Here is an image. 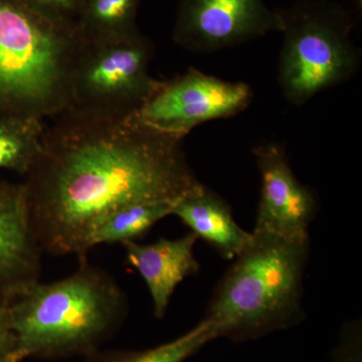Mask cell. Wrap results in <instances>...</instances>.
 <instances>
[{
    "label": "cell",
    "instance_id": "obj_17",
    "mask_svg": "<svg viewBox=\"0 0 362 362\" xmlns=\"http://www.w3.org/2000/svg\"><path fill=\"white\" fill-rule=\"evenodd\" d=\"M18 1L45 18L76 30V21H77L82 0H18Z\"/></svg>",
    "mask_w": 362,
    "mask_h": 362
},
{
    "label": "cell",
    "instance_id": "obj_11",
    "mask_svg": "<svg viewBox=\"0 0 362 362\" xmlns=\"http://www.w3.org/2000/svg\"><path fill=\"white\" fill-rule=\"evenodd\" d=\"M197 239L190 232L180 239H160L153 244H122L126 261L139 273L148 288L156 318L165 316L176 287L185 278L199 273L201 266L194 252Z\"/></svg>",
    "mask_w": 362,
    "mask_h": 362
},
{
    "label": "cell",
    "instance_id": "obj_19",
    "mask_svg": "<svg viewBox=\"0 0 362 362\" xmlns=\"http://www.w3.org/2000/svg\"><path fill=\"white\" fill-rule=\"evenodd\" d=\"M14 351L16 339L7 320L4 297L0 296V362H16Z\"/></svg>",
    "mask_w": 362,
    "mask_h": 362
},
{
    "label": "cell",
    "instance_id": "obj_13",
    "mask_svg": "<svg viewBox=\"0 0 362 362\" xmlns=\"http://www.w3.org/2000/svg\"><path fill=\"white\" fill-rule=\"evenodd\" d=\"M45 131L40 119L0 114V169L26 176L42 152Z\"/></svg>",
    "mask_w": 362,
    "mask_h": 362
},
{
    "label": "cell",
    "instance_id": "obj_18",
    "mask_svg": "<svg viewBox=\"0 0 362 362\" xmlns=\"http://www.w3.org/2000/svg\"><path fill=\"white\" fill-rule=\"evenodd\" d=\"M361 323L345 324L332 362H362Z\"/></svg>",
    "mask_w": 362,
    "mask_h": 362
},
{
    "label": "cell",
    "instance_id": "obj_4",
    "mask_svg": "<svg viewBox=\"0 0 362 362\" xmlns=\"http://www.w3.org/2000/svg\"><path fill=\"white\" fill-rule=\"evenodd\" d=\"M80 42L74 28L0 0V114L44 121L63 114Z\"/></svg>",
    "mask_w": 362,
    "mask_h": 362
},
{
    "label": "cell",
    "instance_id": "obj_1",
    "mask_svg": "<svg viewBox=\"0 0 362 362\" xmlns=\"http://www.w3.org/2000/svg\"><path fill=\"white\" fill-rule=\"evenodd\" d=\"M182 141L128 118H54L23 182L42 252L87 258L95 233L117 209L177 202L202 185Z\"/></svg>",
    "mask_w": 362,
    "mask_h": 362
},
{
    "label": "cell",
    "instance_id": "obj_9",
    "mask_svg": "<svg viewBox=\"0 0 362 362\" xmlns=\"http://www.w3.org/2000/svg\"><path fill=\"white\" fill-rule=\"evenodd\" d=\"M259 173L261 197L254 233L278 237H309L318 209L315 192L293 173L284 147L267 142L252 148Z\"/></svg>",
    "mask_w": 362,
    "mask_h": 362
},
{
    "label": "cell",
    "instance_id": "obj_14",
    "mask_svg": "<svg viewBox=\"0 0 362 362\" xmlns=\"http://www.w3.org/2000/svg\"><path fill=\"white\" fill-rule=\"evenodd\" d=\"M138 0H82L76 21L81 42H99L133 35Z\"/></svg>",
    "mask_w": 362,
    "mask_h": 362
},
{
    "label": "cell",
    "instance_id": "obj_5",
    "mask_svg": "<svg viewBox=\"0 0 362 362\" xmlns=\"http://www.w3.org/2000/svg\"><path fill=\"white\" fill-rule=\"evenodd\" d=\"M152 56L151 45L137 33L81 42L71 66L65 112L95 118H128L160 83L150 75Z\"/></svg>",
    "mask_w": 362,
    "mask_h": 362
},
{
    "label": "cell",
    "instance_id": "obj_16",
    "mask_svg": "<svg viewBox=\"0 0 362 362\" xmlns=\"http://www.w3.org/2000/svg\"><path fill=\"white\" fill-rule=\"evenodd\" d=\"M216 339L206 321L168 343L145 350H97L85 362H183L206 343Z\"/></svg>",
    "mask_w": 362,
    "mask_h": 362
},
{
    "label": "cell",
    "instance_id": "obj_7",
    "mask_svg": "<svg viewBox=\"0 0 362 362\" xmlns=\"http://www.w3.org/2000/svg\"><path fill=\"white\" fill-rule=\"evenodd\" d=\"M251 86L228 82L189 68L170 80L160 81L145 103L128 117L161 134L185 139L197 126L230 118L252 103Z\"/></svg>",
    "mask_w": 362,
    "mask_h": 362
},
{
    "label": "cell",
    "instance_id": "obj_10",
    "mask_svg": "<svg viewBox=\"0 0 362 362\" xmlns=\"http://www.w3.org/2000/svg\"><path fill=\"white\" fill-rule=\"evenodd\" d=\"M42 252L23 183L0 182V296L40 280Z\"/></svg>",
    "mask_w": 362,
    "mask_h": 362
},
{
    "label": "cell",
    "instance_id": "obj_8",
    "mask_svg": "<svg viewBox=\"0 0 362 362\" xmlns=\"http://www.w3.org/2000/svg\"><path fill=\"white\" fill-rule=\"evenodd\" d=\"M282 30L281 14L262 0H183L175 39L188 51L209 54Z\"/></svg>",
    "mask_w": 362,
    "mask_h": 362
},
{
    "label": "cell",
    "instance_id": "obj_12",
    "mask_svg": "<svg viewBox=\"0 0 362 362\" xmlns=\"http://www.w3.org/2000/svg\"><path fill=\"white\" fill-rule=\"evenodd\" d=\"M171 216H177L223 259L237 258L252 240V233L233 218L230 204L202 183L175 202Z\"/></svg>",
    "mask_w": 362,
    "mask_h": 362
},
{
    "label": "cell",
    "instance_id": "obj_3",
    "mask_svg": "<svg viewBox=\"0 0 362 362\" xmlns=\"http://www.w3.org/2000/svg\"><path fill=\"white\" fill-rule=\"evenodd\" d=\"M309 237L252 233L216 287L202 320L216 338L247 341L289 329L305 318L303 278Z\"/></svg>",
    "mask_w": 362,
    "mask_h": 362
},
{
    "label": "cell",
    "instance_id": "obj_15",
    "mask_svg": "<svg viewBox=\"0 0 362 362\" xmlns=\"http://www.w3.org/2000/svg\"><path fill=\"white\" fill-rule=\"evenodd\" d=\"M176 202H135L117 209L99 226L92 246L137 242L162 218L173 214Z\"/></svg>",
    "mask_w": 362,
    "mask_h": 362
},
{
    "label": "cell",
    "instance_id": "obj_6",
    "mask_svg": "<svg viewBox=\"0 0 362 362\" xmlns=\"http://www.w3.org/2000/svg\"><path fill=\"white\" fill-rule=\"evenodd\" d=\"M281 16L285 37L278 84L290 104L302 106L358 71L361 54L350 40L346 25L309 11L290 18Z\"/></svg>",
    "mask_w": 362,
    "mask_h": 362
},
{
    "label": "cell",
    "instance_id": "obj_2",
    "mask_svg": "<svg viewBox=\"0 0 362 362\" xmlns=\"http://www.w3.org/2000/svg\"><path fill=\"white\" fill-rule=\"evenodd\" d=\"M68 277L40 281L4 298L14 359L88 356L122 325L127 298L115 279L87 258Z\"/></svg>",
    "mask_w": 362,
    "mask_h": 362
}]
</instances>
